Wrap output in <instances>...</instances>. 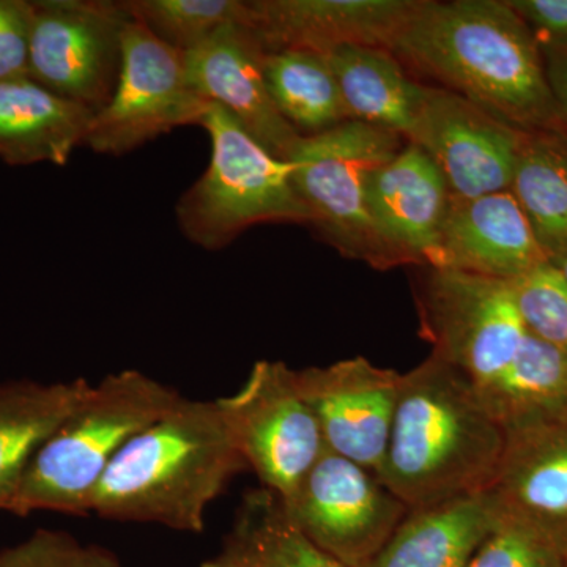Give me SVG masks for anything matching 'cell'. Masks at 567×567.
<instances>
[{
	"label": "cell",
	"mask_w": 567,
	"mask_h": 567,
	"mask_svg": "<svg viewBox=\"0 0 567 567\" xmlns=\"http://www.w3.org/2000/svg\"><path fill=\"white\" fill-rule=\"evenodd\" d=\"M390 51L520 132L567 130L543 51L506 0H421Z\"/></svg>",
	"instance_id": "cell-1"
},
{
	"label": "cell",
	"mask_w": 567,
	"mask_h": 567,
	"mask_svg": "<svg viewBox=\"0 0 567 567\" xmlns=\"http://www.w3.org/2000/svg\"><path fill=\"white\" fill-rule=\"evenodd\" d=\"M505 443L472 383L431 353L402 374L379 480L409 507L481 494L494 483Z\"/></svg>",
	"instance_id": "cell-2"
},
{
	"label": "cell",
	"mask_w": 567,
	"mask_h": 567,
	"mask_svg": "<svg viewBox=\"0 0 567 567\" xmlns=\"http://www.w3.org/2000/svg\"><path fill=\"white\" fill-rule=\"evenodd\" d=\"M245 470L218 402L182 395L114 458L93 495L92 513L200 533L208 506Z\"/></svg>",
	"instance_id": "cell-3"
},
{
	"label": "cell",
	"mask_w": 567,
	"mask_h": 567,
	"mask_svg": "<svg viewBox=\"0 0 567 567\" xmlns=\"http://www.w3.org/2000/svg\"><path fill=\"white\" fill-rule=\"evenodd\" d=\"M181 399L174 388L134 369L104 377L32 458L10 513L91 514L114 458Z\"/></svg>",
	"instance_id": "cell-4"
},
{
	"label": "cell",
	"mask_w": 567,
	"mask_h": 567,
	"mask_svg": "<svg viewBox=\"0 0 567 567\" xmlns=\"http://www.w3.org/2000/svg\"><path fill=\"white\" fill-rule=\"evenodd\" d=\"M199 125L210 136V163L175 208L189 241L216 251L256 224H309L289 162L271 155L218 104L208 103Z\"/></svg>",
	"instance_id": "cell-5"
},
{
	"label": "cell",
	"mask_w": 567,
	"mask_h": 567,
	"mask_svg": "<svg viewBox=\"0 0 567 567\" xmlns=\"http://www.w3.org/2000/svg\"><path fill=\"white\" fill-rule=\"evenodd\" d=\"M388 130L346 122L323 133L301 134L289 163L295 192L309 213V226L349 259L375 270L394 268L368 210L365 186L377 167L402 151Z\"/></svg>",
	"instance_id": "cell-6"
},
{
	"label": "cell",
	"mask_w": 567,
	"mask_h": 567,
	"mask_svg": "<svg viewBox=\"0 0 567 567\" xmlns=\"http://www.w3.org/2000/svg\"><path fill=\"white\" fill-rule=\"evenodd\" d=\"M421 338L476 391L495 382L527 338L507 281L425 267L416 290Z\"/></svg>",
	"instance_id": "cell-7"
},
{
	"label": "cell",
	"mask_w": 567,
	"mask_h": 567,
	"mask_svg": "<svg viewBox=\"0 0 567 567\" xmlns=\"http://www.w3.org/2000/svg\"><path fill=\"white\" fill-rule=\"evenodd\" d=\"M216 402L248 470L286 503L327 451L293 369L282 361H259L237 393Z\"/></svg>",
	"instance_id": "cell-8"
},
{
	"label": "cell",
	"mask_w": 567,
	"mask_h": 567,
	"mask_svg": "<svg viewBox=\"0 0 567 567\" xmlns=\"http://www.w3.org/2000/svg\"><path fill=\"white\" fill-rule=\"evenodd\" d=\"M207 106L186 81L183 52L130 18L117 87L93 117L84 145L103 155H125L178 126L199 125Z\"/></svg>",
	"instance_id": "cell-9"
},
{
	"label": "cell",
	"mask_w": 567,
	"mask_h": 567,
	"mask_svg": "<svg viewBox=\"0 0 567 567\" xmlns=\"http://www.w3.org/2000/svg\"><path fill=\"white\" fill-rule=\"evenodd\" d=\"M128 21L122 2L35 0L29 78L99 114L117 87Z\"/></svg>",
	"instance_id": "cell-10"
},
{
	"label": "cell",
	"mask_w": 567,
	"mask_h": 567,
	"mask_svg": "<svg viewBox=\"0 0 567 567\" xmlns=\"http://www.w3.org/2000/svg\"><path fill=\"white\" fill-rule=\"evenodd\" d=\"M282 505L303 535L347 567L374 557L410 511L374 473L328 450Z\"/></svg>",
	"instance_id": "cell-11"
},
{
	"label": "cell",
	"mask_w": 567,
	"mask_h": 567,
	"mask_svg": "<svg viewBox=\"0 0 567 567\" xmlns=\"http://www.w3.org/2000/svg\"><path fill=\"white\" fill-rule=\"evenodd\" d=\"M522 137L464 96L427 85L405 141L435 163L451 196L480 197L511 188Z\"/></svg>",
	"instance_id": "cell-12"
},
{
	"label": "cell",
	"mask_w": 567,
	"mask_h": 567,
	"mask_svg": "<svg viewBox=\"0 0 567 567\" xmlns=\"http://www.w3.org/2000/svg\"><path fill=\"white\" fill-rule=\"evenodd\" d=\"M295 380L319 421L327 450L379 476L402 374L354 357L295 371Z\"/></svg>",
	"instance_id": "cell-13"
},
{
	"label": "cell",
	"mask_w": 567,
	"mask_h": 567,
	"mask_svg": "<svg viewBox=\"0 0 567 567\" xmlns=\"http://www.w3.org/2000/svg\"><path fill=\"white\" fill-rule=\"evenodd\" d=\"M265 55L267 51L251 29L223 25L199 47L183 52L186 81L205 102L229 111L271 155L289 162L301 134L271 99Z\"/></svg>",
	"instance_id": "cell-14"
},
{
	"label": "cell",
	"mask_w": 567,
	"mask_h": 567,
	"mask_svg": "<svg viewBox=\"0 0 567 567\" xmlns=\"http://www.w3.org/2000/svg\"><path fill=\"white\" fill-rule=\"evenodd\" d=\"M421 0H252L248 28L265 51L328 55L344 47L391 50Z\"/></svg>",
	"instance_id": "cell-15"
},
{
	"label": "cell",
	"mask_w": 567,
	"mask_h": 567,
	"mask_svg": "<svg viewBox=\"0 0 567 567\" xmlns=\"http://www.w3.org/2000/svg\"><path fill=\"white\" fill-rule=\"evenodd\" d=\"M550 262L513 193L450 197L427 267L514 281Z\"/></svg>",
	"instance_id": "cell-16"
},
{
	"label": "cell",
	"mask_w": 567,
	"mask_h": 567,
	"mask_svg": "<svg viewBox=\"0 0 567 567\" xmlns=\"http://www.w3.org/2000/svg\"><path fill=\"white\" fill-rule=\"evenodd\" d=\"M450 197L439 167L412 142L372 171L365 186L368 210L395 267H427Z\"/></svg>",
	"instance_id": "cell-17"
},
{
	"label": "cell",
	"mask_w": 567,
	"mask_h": 567,
	"mask_svg": "<svg viewBox=\"0 0 567 567\" xmlns=\"http://www.w3.org/2000/svg\"><path fill=\"white\" fill-rule=\"evenodd\" d=\"M486 492L499 513L567 540V415L507 429Z\"/></svg>",
	"instance_id": "cell-18"
},
{
	"label": "cell",
	"mask_w": 567,
	"mask_h": 567,
	"mask_svg": "<svg viewBox=\"0 0 567 567\" xmlns=\"http://www.w3.org/2000/svg\"><path fill=\"white\" fill-rule=\"evenodd\" d=\"M498 517L487 492L410 507L390 539L361 567H466Z\"/></svg>",
	"instance_id": "cell-19"
},
{
	"label": "cell",
	"mask_w": 567,
	"mask_h": 567,
	"mask_svg": "<svg viewBox=\"0 0 567 567\" xmlns=\"http://www.w3.org/2000/svg\"><path fill=\"white\" fill-rule=\"evenodd\" d=\"M95 112L31 78L0 82V159L11 166H63L84 145Z\"/></svg>",
	"instance_id": "cell-20"
},
{
	"label": "cell",
	"mask_w": 567,
	"mask_h": 567,
	"mask_svg": "<svg viewBox=\"0 0 567 567\" xmlns=\"http://www.w3.org/2000/svg\"><path fill=\"white\" fill-rule=\"evenodd\" d=\"M92 383H0V511L10 513L22 476L40 447L87 395Z\"/></svg>",
	"instance_id": "cell-21"
},
{
	"label": "cell",
	"mask_w": 567,
	"mask_h": 567,
	"mask_svg": "<svg viewBox=\"0 0 567 567\" xmlns=\"http://www.w3.org/2000/svg\"><path fill=\"white\" fill-rule=\"evenodd\" d=\"M333 71L350 121L406 137L427 85L406 73L386 48L344 47L324 55Z\"/></svg>",
	"instance_id": "cell-22"
},
{
	"label": "cell",
	"mask_w": 567,
	"mask_h": 567,
	"mask_svg": "<svg viewBox=\"0 0 567 567\" xmlns=\"http://www.w3.org/2000/svg\"><path fill=\"white\" fill-rule=\"evenodd\" d=\"M509 192L551 264L567 257V130L524 132Z\"/></svg>",
	"instance_id": "cell-23"
},
{
	"label": "cell",
	"mask_w": 567,
	"mask_h": 567,
	"mask_svg": "<svg viewBox=\"0 0 567 567\" xmlns=\"http://www.w3.org/2000/svg\"><path fill=\"white\" fill-rule=\"evenodd\" d=\"M477 394L505 432L566 416L567 353L527 334L513 363Z\"/></svg>",
	"instance_id": "cell-24"
},
{
	"label": "cell",
	"mask_w": 567,
	"mask_h": 567,
	"mask_svg": "<svg viewBox=\"0 0 567 567\" xmlns=\"http://www.w3.org/2000/svg\"><path fill=\"white\" fill-rule=\"evenodd\" d=\"M268 91L284 118L303 136L350 122L338 82L322 54L309 51L267 52Z\"/></svg>",
	"instance_id": "cell-25"
},
{
	"label": "cell",
	"mask_w": 567,
	"mask_h": 567,
	"mask_svg": "<svg viewBox=\"0 0 567 567\" xmlns=\"http://www.w3.org/2000/svg\"><path fill=\"white\" fill-rule=\"evenodd\" d=\"M227 540L256 567H347L303 535L265 487L245 496Z\"/></svg>",
	"instance_id": "cell-26"
},
{
	"label": "cell",
	"mask_w": 567,
	"mask_h": 567,
	"mask_svg": "<svg viewBox=\"0 0 567 567\" xmlns=\"http://www.w3.org/2000/svg\"><path fill=\"white\" fill-rule=\"evenodd\" d=\"M128 17L175 50L199 47L227 24L248 28L249 2L240 0H126Z\"/></svg>",
	"instance_id": "cell-27"
},
{
	"label": "cell",
	"mask_w": 567,
	"mask_h": 567,
	"mask_svg": "<svg viewBox=\"0 0 567 567\" xmlns=\"http://www.w3.org/2000/svg\"><path fill=\"white\" fill-rule=\"evenodd\" d=\"M466 567H567V540L499 513Z\"/></svg>",
	"instance_id": "cell-28"
},
{
	"label": "cell",
	"mask_w": 567,
	"mask_h": 567,
	"mask_svg": "<svg viewBox=\"0 0 567 567\" xmlns=\"http://www.w3.org/2000/svg\"><path fill=\"white\" fill-rule=\"evenodd\" d=\"M509 286L527 333L567 353V279L557 265H537Z\"/></svg>",
	"instance_id": "cell-29"
},
{
	"label": "cell",
	"mask_w": 567,
	"mask_h": 567,
	"mask_svg": "<svg viewBox=\"0 0 567 567\" xmlns=\"http://www.w3.org/2000/svg\"><path fill=\"white\" fill-rule=\"evenodd\" d=\"M0 567H122L96 546H84L62 532L39 529L17 546L0 550Z\"/></svg>",
	"instance_id": "cell-30"
},
{
	"label": "cell",
	"mask_w": 567,
	"mask_h": 567,
	"mask_svg": "<svg viewBox=\"0 0 567 567\" xmlns=\"http://www.w3.org/2000/svg\"><path fill=\"white\" fill-rule=\"evenodd\" d=\"M32 2L0 0V82L29 78Z\"/></svg>",
	"instance_id": "cell-31"
},
{
	"label": "cell",
	"mask_w": 567,
	"mask_h": 567,
	"mask_svg": "<svg viewBox=\"0 0 567 567\" xmlns=\"http://www.w3.org/2000/svg\"><path fill=\"white\" fill-rule=\"evenodd\" d=\"M528 25L540 51H567V0H506Z\"/></svg>",
	"instance_id": "cell-32"
},
{
	"label": "cell",
	"mask_w": 567,
	"mask_h": 567,
	"mask_svg": "<svg viewBox=\"0 0 567 567\" xmlns=\"http://www.w3.org/2000/svg\"><path fill=\"white\" fill-rule=\"evenodd\" d=\"M551 95L567 128V51H543Z\"/></svg>",
	"instance_id": "cell-33"
},
{
	"label": "cell",
	"mask_w": 567,
	"mask_h": 567,
	"mask_svg": "<svg viewBox=\"0 0 567 567\" xmlns=\"http://www.w3.org/2000/svg\"><path fill=\"white\" fill-rule=\"evenodd\" d=\"M203 567H256L249 561L248 558L234 546L233 543L226 539L221 554L216 555L215 558L205 561Z\"/></svg>",
	"instance_id": "cell-34"
},
{
	"label": "cell",
	"mask_w": 567,
	"mask_h": 567,
	"mask_svg": "<svg viewBox=\"0 0 567 567\" xmlns=\"http://www.w3.org/2000/svg\"><path fill=\"white\" fill-rule=\"evenodd\" d=\"M557 267L563 271V275H565L567 279V257L561 264L557 265Z\"/></svg>",
	"instance_id": "cell-35"
}]
</instances>
